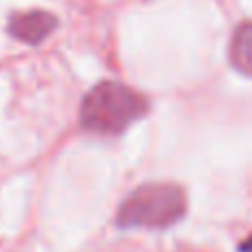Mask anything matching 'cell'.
<instances>
[{
    "label": "cell",
    "instance_id": "cell-1",
    "mask_svg": "<svg viewBox=\"0 0 252 252\" xmlns=\"http://www.w3.org/2000/svg\"><path fill=\"white\" fill-rule=\"evenodd\" d=\"M151 104L142 93L113 80L100 82L84 95L80 106V124L89 133L120 135L142 120Z\"/></svg>",
    "mask_w": 252,
    "mask_h": 252
},
{
    "label": "cell",
    "instance_id": "cell-4",
    "mask_svg": "<svg viewBox=\"0 0 252 252\" xmlns=\"http://www.w3.org/2000/svg\"><path fill=\"white\" fill-rule=\"evenodd\" d=\"M230 64L239 73L252 78V22L237 27L230 40Z\"/></svg>",
    "mask_w": 252,
    "mask_h": 252
},
{
    "label": "cell",
    "instance_id": "cell-3",
    "mask_svg": "<svg viewBox=\"0 0 252 252\" xmlns=\"http://www.w3.org/2000/svg\"><path fill=\"white\" fill-rule=\"evenodd\" d=\"M58 18L49 11H25V13H13L9 18L7 31L9 35H13L16 40L27 44H40L56 31Z\"/></svg>",
    "mask_w": 252,
    "mask_h": 252
},
{
    "label": "cell",
    "instance_id": "cell-2",
    "mask_svg": "<svg viewBox=\"0 0 252 252\" xmlns=\"http://www.w3.org/2000/svg\"><path fill=\"white\" fill-rule=\"evenodd\" d=\"M186 192L177 184H144L122 201L115 215L120 228H168L186 215Z\"/></svg>",
    "mask_w": 252,
    "mask_h": 252
},
{
    "label": "cell",
    "instance_id": "cell-5",
    "mask_svg": "<svg viewBox=\"0 0 252 252\" xmlns=\"http://www.w3.org/2000/svg\"><path fill=\"white\" fill-rule=\"evenodd\" d=\"M239 252H252V235H250L248 239L244 241V244L239 246Z\"/></svg>",
    "mask_w": 252,
    "mask_h": 252
}]
</instances>
